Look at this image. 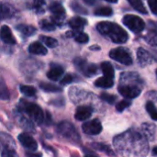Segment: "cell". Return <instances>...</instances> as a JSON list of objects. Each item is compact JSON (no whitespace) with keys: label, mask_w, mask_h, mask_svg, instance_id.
Returning <instances> with one entry per match:
<instances>
[{"label":"cell","mask_w":157,"mask_h":157,"mask_svg":"<svg viewBox=\"0 0 157 157\" xmlns=\"http://www.w3.org/2000/svg\"><path fill=\"white\" fill-rule=\"evenodd\" d=\"M153 155H157V146L153 148Z\"/></svg>","instance_id":"60d3db41"},{"label":"cell","mask_w":157,"mask_h":157,"mask_svg":"<svg viewBox=\"0 0 157 157\" xmlns=\"http://www.w3.org/2000/svg\"><path fill=\"white\" fill-rule=\"evenodd\" d=\"M137 56H138V60L142 66H145L152 62V57H151L150 53L143 48L138 49Z\"/></svg>","instance_id":"ac0fdd59"},{"label":"cell","mask_w":157,"mask_h":157,"mask_svg":"<svg viewBox=\"0 0 157 157\" xmlns=\"http://www.w3.org/2000/svg\"><path fill=\"white\" fill-rule=\"evenodd\" d=\"M68 24L69 26L74 29L75 30H80L82 29L86 24H87V21L83 18V17H75L73 18H71L69 21H68Z\"/></svg>","instance_id":"d6986e66"},{"label":"cell","mask_w":157,"mask_h":157,"mask_svg":"<svg viewBox=\"0 0 157 157\" xmlns=\"http://www.w3.org/2000/svg\"><path fill=\"white\" fill-rule=\"evenodd\" d=\"M97 29L102 35L109 37L115 43H125L129 39L128 33L116 23L102 21L98 23Z\"/></svg>","instance_id":"7a4b0ae2"},{"label":"cell","mask_w":157,"mask_h":157,"mask_svg":"<svg viewBox=\"0 0 157 157\" xmlns=\"http://www.w3.org/2000/svg\"><path fill=\"white\" fill-rule=\"evenodd\" d=\"M67 37H73L75 40L79 42V43H86L89 40V37L87 34L78 31V30H74V31H68L66 33Z\"/></svg>","instance_id":"ffe728a7"},{"label":"cell","mask_w":157,"mask_h":157,"mask_svg":"<svg viewBox=\"0 0 157 157\" xmlns=\"http://www.w3.org/2000/svg\"><path fill=\"white\" fill-rule=\"evenodd\" d=\"M82 130L86 134L97 135L102 132V124L98 120L95 119L85 122L82 126Z\"/></svg>","instance_id":"8fae6325"},{"label":"cell","mask_w":157,"mask_h":157,"mask_svg":"<svg viewBox=\"0 0 157 157\" xmlns=\"http://www.w3.org/2000/svg\"><path fill=\"white\" fill-rule=\"evenodd\" d=\"M146 110L149 113L150 117L154 120V121H157V109L155 108V104L152 101H148L146 103Z\"/></svg>","instance_id":"f546056e"},{"label":"cell","mask_w":157,"mask_h":157,"mask_svg":"<svg viewBox=\"0 0 157 157\" xmlns=\"http://www.w3.org/2000/svg\"><path fill=\"white\" fill-rule=\"evenodd\" d=\"M63 73H64V70L61 65L52 63V64H51V69L47 73V76L49 79H51L52 81H58L61 79Z\"/></svg>","instance_id":"5bb4252c"},{"label":"cell","mask_w":157,"mask_h":157,"mask_svg":"<svg viewBox=\"0 0 157 157\" xmlns=\"http://www.w3.org/2000/svg\"><path fill=\"white\" fill-rule=\"evenodd\" d=\"M113 14V11L109 6H102L98 8L95 11V15L97 16H102V17H109Z\"/></svg>","instance_id":"1f68e13d"},{"label":"cell","mask_w":157,"mask_h":157,"mask_svg":"<svg viewBox=\"0 0 157 157\" xmlns=\"http://www.w3.org/2000/svg\"><path fill=\"white\" fill-rule=\"evenodd\" d=\"M156 75H157V70H156Z\"/></svg>","instance_id":"ee69618b"},{"label":"cell","mask_w":157,"mask_h":157,"mask_svg":"<svg viewBox=\"0 0 157 157\" xmlns=\"http://www.w3.org/2000/svg\"><path fill=\"white\" fill-rule=\"evenodd\" d=\"M93 148H95L96 150H98V151H101V152H104L106 153L107 155H113L114 154L112 153L111 149L108 146V145H105L103 144H98V143H96V144H92Z\"/></svg>","instance_id":"d6a6232c"},{"label":"cell","mask_w":157,"mask_h":157,"mask_svg":"<svg viewBox=\"0 0 157 157\" xmlns=\"http://www.w3.org/2000/svg\"><path fill=\"white\" fill-rule=\"evenodd\" d=\"M90 50H100V48L98 46H91Z\"/></svg>","instance_id":"b9f144b4"},{"label":"cell","mask_w":157,"mask_h":157,"mask_svg":"<svg viewBox=\"0 0 157 157\" xmlns=\"http://www.w3.org/2000/svg\"><path fill=\"white\" fill-rule=\"evenodd\" d=\"M40 40L49 48H55L58 46V41L52 37L49 36H44V35H40Z\"/></svg>","instance_id":"4316f807"},{"label":"cell","mask_w":157,"mask_h":157,"mask_svg":"<svg viewBox=\"0 0 157 157\" xmlns=\"http://www.w3.org/2000/svg\"><path fill=\"white\" fill-rule=\"evenodd\" d=\"M0 38L1 40L7 44H15L16 43V39L13 36V33L11 29L7 26H3L0 29Z\"/></svg>","instance_id":"9a60e30c"},{"label":"cell","mask_w":157,"mask_h":157,"mask_svg":"<svg viewBox=\"0 0 157 157\" xmlns=\"http://www.w3.org/2000/svg\"><path fill=\"white\" fill-rule=\"evenodd\" d=\"M17 29L21 32V34H23L25 37H29V36H33L36 33V28L31 26V25H24V24H20L17 27Z\"/></svg>","instance_id":"7402d4cb"},{"label":"cell","mask_w":157,"mask_h":157,"mask_svg":"<svg viewBox=\"0 0 157 157\" xmlns=\"http://www.w3.org/2000/svg\"><path fill=\"white\" fill-rule=\"evenodd\" d=\"M10 94L8 91V88L6 85L5 80L2 76H0V99L2 100H7L9 99Z\"/></svg>","instance_id":"d4e9b609"},{"label":"cell","mask_w":157,"mask_h":157,"mask_svg":"<svg viewBox=\"0 0 157 157\" xmlns=\"http://www.w3.org/2000/svg\"><path fill=\"white\" fill-rule=\"evenodd\" d=\"M40 87L44 90L45 92H61L62 88L58 86H55L53 84H49V83H40Z\"/></svg>","instance_id":"83f0119b"},{"label":"cell","mask_w":157,"mask_h":157,"mask_svg":"<svg viewBox=\"0 0 157 157\" xmlns=\"http://www.w3.org/2000/svg\"><path fill=\"white\" fill-rule=\"evenodd\" d=\"M93 113V109L91 107L88 106H80L76 109L75 114V120L79 121H84L88 120Z\"/></svg>","instance_id":"4fadbf2b"},{"label":"cell","mask_w":157,"mask_h":157,"mask_svg":"<svg viewBox=\"0 0 157 157\" xmlns=\"http://www.w3.org/2000/svg\"><path fill=\"white\" fill-rule=\"evenodd\" d=\"M55 24L51 20H47V19H42L40 21V27L42 30L45 31H52L55 29Z\"/></svg>","instance_id":"f1b7e54d"},{"label":"cell","mask_w":157,"mask_h":157,"mask_svg":"<svg viewBox=\"0 0 157 157\" xmlns=\"http://www.w3.org/2000/svg\"><path fill=\"white\" fill-rule=\"evenodd\" d=\"M74 81V75H71V74H67L65 75L63 79L61 80V84L62 85H67V84H70Z\"/></svg>","instance_id":"8d00e7d4"},{"label":"cell","mask_w":157,"mask_h":157,"mask_svg":"<svg viewBox=\"0 0 157 157\" xmlns=\"http://www.w3.org/2000/svg\"><path fill=\"white\" fill-rule=\"evenodd\" d=\"M57 132H59V134L63 137L64 139L72 142V143H79L80 142V136L76 131V129L75 128V126L66 121H61L58 126H57Z\"/></svg>","instance_id":"277c9868"},{"label":"cell","mask_w":157,"mask_h":157,"mask_svg":"<svg viewBox=\"0 0 157 157\" xmlns=\"http://www.w3.org/2000/svg\"><path fill=\"white\" fill-rule=\"evenodd\" d=\"M113 85H114L113 78H109L107 76L100 77L95 81V86L101 88H110L113 86Z\"/></svg>","instance_id":"44dd1931"},{"label":"cell","mask_w":157,"mask_h":157,"mask_svg":"<svg viewBox=\"0 0 157 157\" xmlns=\"http://www.w3.org/2000/svg\"><path fill=\"white\" fill-rule=\"evenodd\" d=\"M45 5V1L44 0H33L32 3V6L36 9L37 13H43V6Z\"/></svg>","instance_id":"836d02e7"},{"label":"cell","mask_w":157,"mask_h":157,"mask_svg":"<svg viewBox=\"0 0 157 157\" xmlns=\"http://www.w3.org/2000/svg\"><path fill=\"white\" fill-rule=\"evenodd\" d=\"M15 15V9L8 4L0 2V20L7 19Z\"/></svg>","instance_id":"2e32d148"},{"label":"cell","mask_w":157,"mask_h":157,"mask_svg":"<svg viewBox=\"0 0 157 157\" xmlns=\"http://www.w3.org/2000/svg\"><path fill=\"white\" fill-rule=\"evenodd\" d=\"M20 92L26 97H34L36 95V89L30 86H20Z\"/></svg>","instance_id":"4dcf8cb0"},{"label":"cell","mask_w":157,"mask_h":157,"mask_svg":"<svg viewBox=\"0 0 157 157\" xmlns=\"http://www.w3.org/2000/svg\"><path fill=\"white\" fill-rule=\"evenodd\" d=\"M0 143L3 146V151L1 155L6 157L17 156L16 153V144L13 140V138L5 132H0Z\"/></svg>","instance_id":"5b68a950"},{"label":"cell","mask_w":157,"mask_h":157,"mask_svg":"<svg viewBox=\"0 0 157 157\" xmlns=\"http://www.w3.org/2000/svg\"><path fill=\"white\" fill-rule=\"evenodd\" d=\"M120 94L125 98H135L141 94V88L138 86L123 84L119 86Z\"/></svg>","instance_id":"30bf717a"},{"label":"cell","mask_w":157,"mask_h":157,"mask_svg":"<svg viewBox=\"0 0 157 157\" xmlns=\"http://www.w3.org/2000/svg\"><path fill=\"white\" fill-rule=\"evenodd\" d=\"M74 63L87 77H90V76L98 74V66L93 63H87L86 61L82 58L75 59Z\"/></svg>","instance_id":"9c48e42d"},{"label":"cell","mask_w":157,"mask_h":157,"mask_svg":"<svg viewBox=\"0 0 157 157\" xmlns=\"http://www.w3.org/2000/svg\"><path fill=\"white\" fill-rule=\"evenodd\" d=\"M72 7H73V9H74L75 11H76V12H79V13H82V14H87V12L86 11L85 8H83L82 6H78V5L75 4V3L72 5Z\"/></svg>","instance_id":"f35d334b"},{"label":"cell","mask_w":157,"mask_h":157,"mask_svg":"<svg viewBox=\"0 0 157 157\" xmlns=\"http://www.w3.org/2000/svg\"><path fill=\"white\" fill-rule=\"evenodd\" d=\"M113 142L115 147L123 155H143L147 153L145 139L138 132H126L117 136Z\"/></svg>","instance_id":"6da1fadb"},{"label":"cell","mask_w":157,"mask_h":157,"mask_svg":"<svg viewBox=\"0 0 157 157\" xmlns=\"http://www.w3.org/2000/svg\"><path fill=\"white\" fill-rule=\"evenodd\" d=\"M130 105H131V102H130L129 100H125V99H124V100H122V101H121V102H119V103L117 104L116 109H117L118 111L121 112V111H123L126 108H128Z\"/></svg>","instance_id":"d590c367"},{"label":"cell","mask_w":157,"mask_h":157,"mask_svg":"<svg viewBox=\"0 0 157 157\" xmlns=\"http://www.w3.org/2000/svg\"><path fill=\"white\" fill-rule=\"evenodd\" d=\"M109 57L124 65H131L132 63V58L128 52V50L124 48H116L110 51Z\"/></svg>","instance_id":"52a82bcc"},{"label":"cell","mask_w":157,"mask_h":157,"mask_svg":"<svg viewBox=\"0 0 157 157\" xmlns=\"http://www.w3.org/2000/svg\"><path fill=\"white\" fill-rule=\"evenodd\" d=\"M131 6L142 14H147V10L142 0H128Z\"/></svg>","instance_id":"484cf974"},{"label":"cell","mask_w":157,"mask_h":157,"mask_svg":"<svg viewBox=\"0 0 157 157\" xmlns=\"http://www.w3.org/2000/svg\"><path fill=\"white\" fill-rule=\"evenodd\" d=\"M17 108L20 113L27 115L30 120L37 122L38 124H40L44 121V112L35 103L21 99L18 103Z\"/></svg>","instance_id":"3957f363"},{"label":"cell","mask_w":157,"mask_h":157,"mask_svg":"<svg viewBox=\"0 0 157 157\" xmlns=\"http://www.w3.org/2000/svg\"><path fill=\"white\" fill-rule=\"evenodd\" d=\"M101 70H102V73H103L104 76L114 79V75H115L114 68L109 63H108V62L102 63H101Z\"/></svg>","instance_id":"603a6c76"},{"label":"cell","mask_w":157,"mask_h":157,"mask_svg":"<svg viewBox=\"0 0 157 157\" xmlns=\"http://www.w3.org/2000/svg\"><path fill=\"white\" fill-rule=\"evenodd\" d=\"M105 1H108V2H110V3H117L118 0H105Z\"/></svg>","instance_id":"7bdbcfd3"},{"label":"cell","mask_w":157,"mask_h":157,"mask_svg":"<svg viewBox=\"0 0 157 157\" xmlns=\"http://www.w3.org/2000/svg\"><path fill=\"white\" fill-rule=\"evenodd\" d=\"M18 141L24 148L30 152H36L38 149V144L36 140L28 133H20L18 135Z\"/></svg>","instance_id":"7c38bea8"},{"label":"cell","mask_w":157,"mask_h":157,"mask_svg":"<svg viewBox=\"0 0 157 157\" xmlns=\"http://www.w3.org/2000/svg\"><path fill=\"white\" fill-rule=\"evenodd\" d=\"M101 99L106 101L107 103L109 104H114L115 100H116V97L113 96V95H109V94H107V93H102L101 96H100Z\"/></svg>","instance_id":"e575fe53"},{"label":"cell","mask_w":157,"mask_h":157,"mask_svg":"<svg viewBox=\"0 0 157 157\" xmlns=\"http://www.w3.org/2000/svg\"><path fill=\"white\" fill-rule=\"evenodd\" d=\"M86 4H89V5H93L95 2H96V0H84Z\"/></svg>","instance_id":"ab89813d"},{"label":"cell","mask_w":157,"mask_h":157,"mask_svg":"<svg viewBox=\"0 0 157 157\" xmlns=\"http://www.w3.org/2000/svg\"><path fill=\"white\" fill-rule=\"evenodd\" d=\"M148 5L151 11L157 16V0H148Z\"/></svg>","instance_id":"74e56055"},{"label":"cell","mask_w":157,"mask_h":157,"mask_svg":"<svg viewBox=\"0 0 157 157\" xmlns=\"http://www.w3.org/2000/svg\"><path fill=\"white\" fill-rule=\"evenodd\" d=\"M50 10L52 14V21L56 26H62L64 22V18H65V15H66L63 6L60 3L54 2L50 6Z\"/></svg>","instance_id":"ba28073f"},{"label":"cell","mask_w":157,"mask_h":157,"mask_svg":"<svg viewBox=\"0 0 157 157\" xmlns=\"http://www.w3.org/2000/svg\"><path fill=\"white\" fill-rule=\"evenodd\" d=\"M123 24L132 32L139 33L144 30L145 24L144 21L138 16L135 15H126L122 19Z\"/></svg>","instance_id":"8992f818"},{"label":"cell","mask_w":157,"mask_h":157,"mask_svg":"<svg viewBox=\"0 0 157 157\" xmlns=\"http://www.w3.org/2000/svg\"><path fill=\"white\" fill-rule=\"evenodd\" d=\"M29 52L31 54H35V55H46L48 51L42 43L39 42V41H35V42H32L31 44H29Z\"/></svg>","instance_id":"e0dca14e"},{"label":"cell","mask_w":157,"mask_h":157,"mask_svg":"<svg viewBox=\"0 0 157 157\" xmlns=\"http://www.w3.org/2000/svg\"><path fill=\"white\" fill-rule=\"evenodd\" d=\"M17 121H18V124L26 131L28 132H33V124L32 122L30 121V120H29L28 118H26L25 116L23 115H20L18 118H17Z\"/></svg>","instance_id":"cb8c5ba5"}]
</instances>
